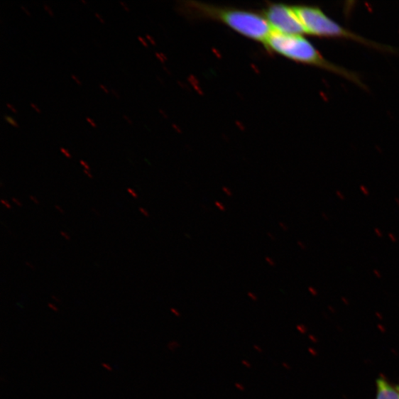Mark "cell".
<instances>
[{"label":"cell","mask_w":399,"mask_h":399,"mask_svg":"<svg viewBox=\"0 0 399 399\" xmlns=\"http://www.w3.org/2000/svg\"><path fill=\"white\" fill-rule=\"evenodd\" d=\"M180 8L190 17L222 23L246 38L263 44L273 32L265 17L256 12L196 1L182 2Z\"/></svg>","instance_id":"6da1fadb"},{"label":"cell","mask_w":399,"mask_h":399,"mask_svg":"<svg viewBox=\"0 0 399 399\" xmlns=\"http://www.w3.org/2000/svg\"><path fill=\"white\" fill-rule=\"evenodd\" d=\"M266 48L288 60L334 72L360 87H366L354 72L326 60L303 35H288L273 31L264 43Z\"/></svg>","instance_id":"7a4b0ae2"},{"label":"cell","mask_w":399,"mask_h":399,"mask_svg":"<svg viewBox=\"0 0 399 399\" xmlns=\"http://www.w3.org/2000/svg\"><path fill=\"white\" fill-rule=\"evenodd\" d=\"M293 9L302 24L306 34L319 36V38L347 39L378 50L396 51L391 47L368 40L362 36L344 28L318 7L295 6Z\"/></svg>","instance_id":"3957f363"},{"label":"cell","mask_w":399,"mask_h":399,"mask_svg":"<svg viewBox=\"0 0 399 399\" xmlns=\"http://www.w3.org/2000/svg\"><path fill=\"white\" fill-rule=\"evenodd\" d=\"M263 16L273 31L288 35L306 34L293 6L271 4L263 10Z\"/></svg>","instance_id":"277c9868"},{"label":"cell","mask_w":399,"mask_h":399,"mask_svg":"<svg viewBox=\"0 0 399 399\" xmlns=\"http://www.w3.org/2000/svg\"><path fill=\"white\" fill-rule=\"evenodd\" d=\"M376 399H399V383H391L384 376L378 378Z\"/></svg>","instance_id":"5b68a950"},{"label":"cell","mask_w":399,"mask_h":399,"mask_svg":"<svg viewBox=\"0 0 399 399\" xmlns=\"http://www.w3.org/2000/svg\"><path fill=\"white\" fill-rule=\"evenodd\" d=\"M4 119L5 121H6L9 124H11V126H14V128H19V124H18V123L14 120L13 118L8 116V115H5L4 116Z\"/></svg>","instance_id":"8992f818"},{"label":"cell","mask_w":399,"mask_h":399,"mask_svg":"<svg viewBox=\"0 0 399 399\" xmlns=\"http://www.w3.org/2000/svg\"><path fill=\"white\" fill-rule=\"evenodd\" d=\"M179 347H180V344L176 341H173L170 342L168 344V349L173 351L177 349Z\"/></svg>","instance_id":"52a82bcc"},{"label":"cell","mask_w":399,"mask_h":399,"mask_svg":"<svg viewBox=\"0 0 399 399\" xmlns=\"http://www.w3.org/2000/svg\"><path fill=\"white\" fill-rule=\"evenodd\" d=\"M359 190L361 192L364 194L365 196L368 197L370 195V191L368 188L364 185H361L359 186Z\"/></svg>","instance_id":"ba28073f"},{"label":"cell","mask_w":399,"mask_h":399,"mask_svg":"<svg viewBox=\"0 0 399 399\" xmlns=\"http://www.w3.org/2000/svg\"><path fill=\"white\" fill-rule=\"evenodd\" d=\"M265 260L270 266L275 267L276 266V262L274 259H272L271 258L267 256L266 257Z\"/></svg>","instance_id":"9c48e42d"},{"label":"cell","mask_w":399,"mask_h":399,"mask_svg":"<svg viewBox=\"0 0 399 399\" xmlns=\"http://www.w3.org/2000/svg\"><path fill=\"white\" fill-rule=\"evenodd\" d=\"M215 206L222 212H225L226 210V207L221 202H215Z\"/></svg>","instance_id":"30bf717a"},{"label":"cell","mask_w":399,"mask_h":399,"mask_svg":"<svg viewBox=\"0 0 399 399\" xmlns=\"http://www.w3.org/2000/svg\"><path fill=\"white\" fill-rule=\"evenodd\" d=\"M247 295H248V298L251 299L253 302H257L258 300V296L255 293H253L251 292H248Z\"/></svg>","instance_id":"8fae6325"},{"label":"cell","mask_w":399,"mask_h":399,"mask_svg":"<svg viewBox=\"0 0 399 399\" xmlns=\"http://www.w3.org/2000/svg\"><path fill=\"white\" fill-rule=\"evenodd\" d=\"M374 232L376 234L377 237L379 239H383V233L382 231H381L380 229L378 228H375L374 229Z\"/></svg>","instance_id":"7c38bea8"},{"label":"cell","mask_w":399,"mask_h":399,"mask_svg":"<svg viewBox=\"0 0 399 399\" xmlns=\"http://www.w3.org/2000/svg\"><path fill=\"white\" fill-rule=\"evenodd\" d=\"M336 195L337 197L341 200V201H344V200H346V196H344V195L340 190L336 191Z\"/></svg>","instance_id":"4fadbf2b"},{"label":"cell","mask_w":399,"mask_h":399,"mask_svg":"<svg viewBox=\"0 0 399 399\" xmlns=\"http://www.w3.org/2000/svg\"><path fill=\"white\" fill-rule=\"evenodd\" d=\"M43 6H44L45 10L48 12V13L50 16H54V13L48 5L44 4Z\"/></svg>","instance_id":"5bb4252c"},{"label":"cell","mask_w":399,"mask_h":399,"mask_svg":"<svg viewBox=\"0 0 399 399\" xmlns=\"http://www.w3.org/2000/svg\"><path fill=\"white\" fill-rule=\"evenodd\" d=\"M60 151L62 154H64V155H65L66 158H72V155L70 153V152L67 150H66L65 148H61Z\"/></svg>","instance_id":"9a60e30c"},{"label":"cell","mask_w":399,"mask_h":399,"mask_svg":"<svg viewBox=\"0 0 399 399\" xmlns=\"http://www.w3.org/2000/svg\"><path fill=\"white\" fill-rule=\"evenodd\" d=\"M138 209H139V212H140L144 217H150V214H149V212H148L146 209H145L143 208V207H139Z\"/></svg>","instance_id":"2e32d148"},{"label":"cell","mask_w":399,"mask_h":399,"mask_svg":"<svg viewBox=\"0 0 399 399\" xmlns=\"http://www.w3.org/2000/svg\"><path fill=\"white\" fill-rule=\"evenodd\" d=\"M222 190L224 191V192L228 196V197H232L233 193L231 191V190H229L228 187H222Z\"/></svg>","instance_id":"e0dca14e"},{"label":"cell","mask_w":399,"mask_h":399,"mask_svg":"<svg viewBox=\"0 0 399 399\" xmlns=\"http://www.w3.org/2000/svg\"><path fill=\"white\" fill-rule=\"evenodd\" d=\"M11 200H12V202H13L16 205H17L18 207H23V204L21 202L20 200H18V199L16 198V197H12Z\"/></svg>","instance_id":"ac0fdd59"},{"label":"cell","mask_w":399,"mask_h":399,"mask_svg":"<svg viewBox=\"0 0 399 399\" xmlns=\"http://www.w3.org/2000/svg\"><path fill=\"white\" fill-rule=\"evenodd\" d=\"M80 164L84 168V170H88V171L90 170L89 166L87 165V163H86L84 160H80Z\"/></svg>","instance_id":"d6986e66"},{"label":"cell","mask_w":399,"mask_h":399,"mask_svg":"<svg viewBox=\"0 0 399 399\" xmlns=\"http://www.w3.org/2000/svg\"><path fill=\"white\" fill-rule=\"evenodd\" d=\"M388 238L390 240V241H392L394 244L397 243V241H398L395 236L391 232L388 233Z\"/></svg>","instance_id":"ffe728a7"},{"label":"cell","mask_w":399,"mask_h":399,"mask_svg":"<svg viewBox=\"0 0 399 399\" xmlns=\"http://www.w3.org/2000/svg\"><path fill=\"white\" fill-rule=\"evenodd\" d=\"M87 121L90 124V126H93V128L96 129L97 125V124L90 118H86Z\"/></svg>","instance_id":"44dd1931"},{"label":"cell","mask_w":399,"mask_h":399,"mask_svg":"<svg viewBox=\"0 0 399 399\" xmlns=\"http://www.w3.org/2000/svg\"><path fill=\"white\" fill-rule=\"evenodd\" d=\"M31 106L36 111V113L41 114L40 109L33 103H31Z\"/></svg>","instance_id":"7402d4cb"},{"label":"cell","mask_w":399,"mask_h":399,"mask_svg":"<svg viewBox=\"0 0 399 399\" xmlns=\"http://www.w3.org/2000/svg\"><path fill=\"white\" fill-rule=\"evenodd\" d=\"M29 198L31 200V201L35 204L39 205L40 204L39 200L38 198H36L35 197L33 196V195H30Z\"/></svg>","instance_id":"603a6c76"},{"label":"cell","mask_w":399,"mask_h":399,"mask_svg":"<svg viewBox=\"0 0 399 399\" xmlns=\"http://www.w3.org/2000/svg\"><path fill=\"white\" fill-rule=\"evenodd\" d=\"M373 272L376 278H382V274H381V272L378 269H374Z\"/></svg>","instance_id":"cb8c5ba5"},{"label":"cell","mask_w":399,"mask_h":399,"mask_svg":"<svg viewBox=\"0 0 399 399\" xmlns=\"http://www.w3.org/2000/svg\"><path fill=\"white\" fill-rule=\"evenodd\" d=\"M234 386H235L236 388H238L240 391L244 392L245 390H246L245 387L239 383H235Z\"/></svg>","instance_id":"d4e9b609"},{"label":"cell","mask_w":399,"mask_h":399,"mask_svg":"<svg viewBox=\"0 0 399 399\" xmlns=\"http://www.w3.org/2000/svg\"><path fill=\"white\" fill-rule=\"evenodd\" d=\"M119 4L126 12L131 11V9L124 2L120 1Z\"/></svg>","instance_id":"484cf974"},{"label":"cell","mask_w":399,"mask_h":399,"mask_svg":"<svg viewBox=\"0 0 399 399\" xmlns=\"http://www.w3.org/2000/svg\"><path fill=\"white\" fill-rule=\"evenodd\" d=\"M48 307L50 308L51 310H53V312H58L59 311V308L55 305H53L52 303H49L48 304Z\"/></svg>","instance_id":"4316f807"},{"label":"cell","mask_w":399,"mask_h":399,"mask_svg":"<svg viewBox=\"0 0 399 399\" xmlns=\"http://www.w3.org/2000/svg\"><path fill=\"white\" fill-rule=\"evenodd\" d=\"M60 234L65 240L67 241L70 240V236L67 232L62 231Z\"/></svg>","instance_id":"83f0119b"},{"label":"cell","mask_w":399,"mask_h":399,"mask_svg":"<svg viewBox=\"0 0 399 399\" xmlns=\"http://www.w3.org/2000/svg\"><path fill=\"white\" fill-rule=\"evenodd\" d=\"M128 192L131 194V195L134 198H138V194L131 188H128Z\"/></svg>","instance_id":"f1b7e54d"},{"label":"cell","mask_w":399,"mask_h":399,"mask_svg":"<svg viewBox=\"0 0 399 399\" xmlns=\"http://www.w3.org/2000/svg\"><path fill=\"white\" fill-rule=\"evenodd\" d=\"M1 204H2L3 205H4V206H5L7 209H12V207H11V206L10 205V204H9L7 201H6V200H4V199H2V200H1Z\"/></svg>","instance_id":"f546056e"},{"label":"cell","mask_w":399,"mask_h":399,"mask_svg":"<svg viewBox=\"0 0 399 399\" xmlns=\"http://www.w3.org/2000/svg\"><path fill=\"white\" fill-rule=\"evenodd\" d=\"M71 78L72 80H74L77 83L78 85H80V86L82 85V83L81 82V81L78 79V77L76 75H71Z\"/></svg>","instance_id":"4dcf8cb0"},{"label":"cell","mask_w":399,"mask_h":399,"mask_svg":"<svg viewBox=\"0 0 399 399\" xmlns=\"http://www.w3.org/2000/svg\"><path fill=\"white\" fill-rule=\"evenodd\" d=\"M102 366L108 371H113V368L109 364H102Z\"/></svg>","instance_id":"1f68e13d"},{"label":"cell","mask_w":399,"mask_h":399,"mask_svg":"<svg viewBox=\"0 0 399 399\" xmlns=\"http://www.w3.org/2000/svg\"><path fill=\"white\" fill-rule=\"evenodd\" d=\"M138 40L141 42V43L144 47H146V48L148 47V43H146V41H145V40L141 38V36H140V35L138 36Z\"/></svg>","instance_id":"d6a6232c"},{"label":"cell","mask_w":399,"mask_h":399,"mask_svg":"<svg viewBox=\"0 0 399 399\" xmlns=\"http://www.w3.org/2000/svg\"><path fill=\"white\" fill-rule=\"evenodd\" d=\"M6 106H7V107H8L9 109H10V110H11L13 114H17V111L16 110L15 107H14L12 104H9V103H7V104H6Z\"/></svg>","instance_id":"836d02e7"},{"label":"cell","mask_w":399,"mask_h":399,"mask_svg":"<svg viewBox=\"0 0 399 399\" xmlns=\"http://www.w3.org/2000/svg\"><path fill=\"white\" fill-rule=\"evenodd\" d=\"M242 364L247 368H251V365L250 364V362L247 360H243L242 361Z\"/></svg>","instance_id":"e575fe53"},{"label":"cell","mask_w":399,"mask_h":399,"mask_svg":"<svg viewBox=\"0 0 399 399\" xmlns=\"http://www.w3.org/2000/svg\"><path fill=\"white\" fill-rule=\"evenodd\" d=\"M95 16H97V19L101 22L102 24L105 23V21H104L102 16L99 13L96 12Z\"/></svg>","instance_id":"d590c367"},{"label":"cell","mask_w":399,"mask_h":399,"mask_svg":"<svg viewBox=\"0 0 399 399\" xmlns=\"http://www.w3.org/2000/svg\"><path fill=\"white\" fill-rule=\"evenodd\" d=\"M171 312L176 317H180V313L179 312V311H177V310H175V308L172 307L170 310Z\"/></svg>","instance_id":"8d00e7d4"},{"label":"cell","mask_w":399,"mask_h":399,"mask_svg":"<svg viewBox=\"0 0 399 399\" xmlns=\"http://www.w3.org/2000/svg\"><path fill=\"white\" fill-rule=\"evenodd\" d=\"M279 225H280V228H281L283 231H287L288 230V226H287L285 223H283V222H280V223H279Z\"/></svg>","instance_id":"74e56055"},{"label":"cell","mask_w":399,"mask_h":399,"mask_svg":"<svg viewBox=\"0 0 399 399\" xmlns=\"http://www.w3.org/2000/svg\"><path fill=\"white\" fill-rule=\"evenodd\" d=\"M99 87L103 90V92L108 94L109 93H110V92H109V89L102 84H99Z\"/></svg>","instance_id":"f35d334b"},{"label":"cell","mask_w":399,"mask_h":399,"mask_svg":"<svg viewBox=\"0 0 399 399\" xmlns=\"http://www.w3.org/2000/svg\"><path fill=\"white\" fill-rule=\"evenodd\" d=\"M111 92H112V94L114 95V97H115L116 98H117V99H120V95H119V92H116V90L115 89L112 88V89H111Z\"/></svg>","instance_id":"ab89813d"},{"label":"cell","mask_w":399,"mask_h":399,"mask_svg":"<svg viewBox=\"0 0 399 399\" xmlns=\"http://www.w3.org/2000/svg\"><path fill=\"white\" fill-rule=\"evenodd\" d=\"M123 118L124 119V120L126 121V122H128L130 124H133V121L131 120V119L130 117H129L126 115H123Z\"/></svg>","instance_id":"60d3db41"},{"label":"cell","mask_w":399,"mask_h":399,"mask_svg":"<svg viewBox=\"0 0 399 399\" xmlns=\"http://www.w3.org/2000/svg\"><path fill=\"white\" fill-rule=\"evenodd\" d=\"M297 245L298 246L302 249V250H305L306 249V246L305 245V244L302 241H297Z\"/></svg>","instance_id":"b9f144b4"},{"label":"cell","mask_w":399,"mask_h":399,"mask_svg":"<svg viewBox=\"0 0 399 399\" xmlns=\"http://www.w3.org/2000/svg\"><path fill=\"white\" fill-rule=\"evenodd\" d=\"M253 349H255L256 351L259 352V353H262L263 352V349L261 347L257 346V344H255V346H253Z\"/></svg>","instance_id":"7bdbcfd3"},{"label":"cell","mask_w":399,"mask_h":399,"mask_svg":"<svg viewBox=\"0 0 399 399\" xmlns=\"http://www.w3.org/2000/svg\"><path fill=\"white\" fill-rule=\"evenodd\" d=\"M322 216L323 219H324V221H326V222H329V216L327 215V214L323 212V213L322 214Z\"/></svg>","instance_id":"ee69618b"},{"label":"cell","mask_w":399,"mask_h":399,"mask_svg":"<svg viewBox=\"0 0 399 399\" xmlns=\"http://www.w3.org/2000/svg\"><path fill=\"white\" fill-rule=\"evenodd\" d=\"M267 235L268 236V237H269L271 240H273V241H275V240H276V238H275V236L274 234H271L270 232H268V233H267Z\"/></svg>","instance_id":"f6af8a7d"},{"label":"cell","mask_w":399,"mask_h":399,"mask_svg":"<svg viewBox=\"0 0 399 399\" xmlns=\"http://www.w3.org/2000/svg\"><path fill=\"white\" fill-rule=\"evenodd\" d=\"M84 174H86V175L88 176L89 178H90V179H93V178H94L92 174L90 173L89 171L86 170H84Z\"/></svg>","instance_id":"bcb514c9"},{"label":"cell","mask_w":399,"mask_h":399,"mask_svg":"<svg viewBox=\"0 0 399 399\" xmlns=\"http://www.w3.org/2000/svg\"><path fill=\"white\" fill-rule=\"evenodd\" d=\"M21 8L28 16H31V13L24 6H21Z\"/></svg>","instance_id":"7dc6e473"},{"label":"cell","mask_w":399,"mask_h":399,"mask_svg":"<svg viewBox=\"0 0 399 399\" xmlns=\"http://www.w3.org/2000/svg\"><path fill=\"white\" fill-rule=\"evenodd\" d=\"M55 208L57 210H58L61 214H64V210L62 209V207L59 205H55Z\"/></svg>","instance_id":"c3c4849f"},{"label":"cell","mask_w":399,"mask_h":399,"mask_svg":"<svg viewBox=\"0 0 399 399\" xmlns=\"http://www.w3.org/2000/svg\"><path fill=\"white\" fill-rule=\"evenodd\" d=\"M26 265L31 269H35L34 266L29 262H26Z\"/></svg>","instance_id":"681fc988"},{"label":"cell","mask_w":399,"mask_h":399,"mask_svg":"<svg viewBox=\"0 0 399 399\" xmlns=\"http://www.w3.org/2000/svg\"><path fill=\"white\" fill-rule=\"evenodd\" d=\"M395 202L396 205L398 207H399V198L398 197H395Z\"/></svg>","instance_id":"f907efd6"},{"label":"cell","mask_w":399,"mask_h":399,"mask_svg":"<svg viewBox=\"0 0 399 399\" xmlns=\"http://www.w3.org/2000/svg\"><path fill=\"white\" fill-rule=\"evenodd\" d=\"M92 211H93V212H94V214H96L97 216H100L99 212L95 208H93V209H92Z\"/></svg>","instance_id":"816d5d0a"},{"label":"cell","mask_w":399,"mask_h":399,"mask_svg":"<svg viewBox=\"0 0 399 399\" xmlns=\"http://www.w3.org/2000/svg\"><path fill=\"white\" fill-rule=\"evenodd\" d=\"M52 299H53L54 300H55V301H57V302H60V300L58 299V298L56 297V296L52 295Z\"/></svg>","instance_id":"f5cc1de1"},{"label":"cell","mask_w":399,"mask_h":399,"mask_svg":"<svg viewBox=\"0 0 399 399\" xmlns=\"http://www.w3.org/2000/svg\"><path fill=\"white\" fill-rule=\"evenodd\" d=\"M147 38H148L149 40H151L152 43H154L153 42V40L151 39V36H150L149 35H147ZM154 44H155V43H154Z\"/></svg>","instance_id":"db71d44e"},{"label":"cell","mask_w":399,"mask_h":399,"mask_svg":"<svg viewBox=\"0 0 399 399\" xmlns=\"http://www.w3.org/2000/svg\"><path fill=\"white\" fill-rule=\"evenodd\" d=\"M81 2L84 4H87V2L85 1V0H81Z\"/></svg>","instance_id":"11a10c76"},{"label":"cell","mask_w":399,"mask_h":399,"mask_svg":"<svg viewBox=\"0 0 399 399\" xmlns=\"http://www.w3.org/2000/svg\"><path fill=\"white\" fill-rule=\"evenodd\" d=\"M0 187H3V183H2V182L0 183Z\"/></svg>","instance_id":"9f6ffc18"}]
</instances>
